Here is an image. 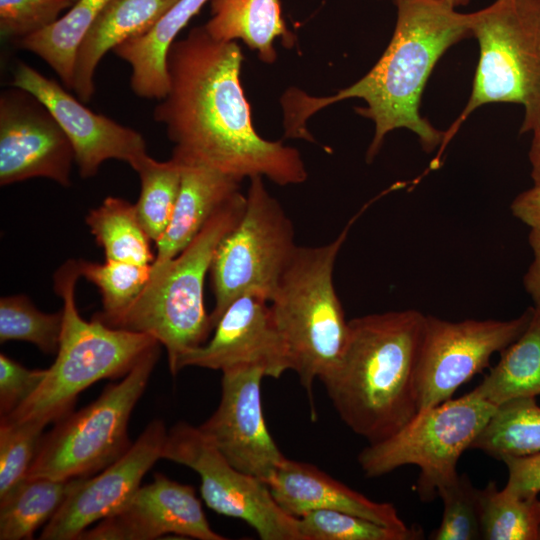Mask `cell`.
<instances>
[{
	"instance_id": "cell-1",
	"label": "cell",
	"mask_w": 540,
	"mask_h": 540,
	"mask_svg": "<svg viewBox=\"0 0 540 540\" xmlns=\"http://www.w3.org/2000/svg\"><path fill=\"white\" fill-rule=\"evenodd\" d=\"M235 41H218L204 26L175 40L167 54L168 91L153 111L174 144L172 157L204 165L238 181L265 177L280 186L305 182L300 152L255 130Z\"/></svg>"
},
{
	"instance_id": "cell-2",
	"label": "cell",
	"mask_w": 540,
	"mask_h": 540,
	"mask_svg": "<svg viewBox=\"0 0 540 540\" xmlns=\"http://www.w3.org/2000/svg\"><path fill=\"white\" fill-rule=\"evenodd\" d=\"M397 8L392 38L372 69L336 94L315 97L291 89L284 93L285 136L313 141L307 120L317 111L349 98L366 106L356 112L373 121L375 132L366 153L371 162L386 135L398 128L416 134L424 151L442 145L445 132L433 127L419 113L421 95L441 56L471 35L470 13H461L444 0H394Z\"/></svg>"
},
{
	"instance_id": "cell-3",
	"label": "cell",
	"mask_w": 540,
	"mask_h": 540,
	"mask_svg": "<svg viewBox=\"0 0 540 540\" xmlns=\"http://www.w3.org/2000/svg\"><path fill=\"white\" fill-rule=\"evenodd\" d=\"M425 317L409 309L349 320L345 348L320 379L341 420L369 444L418 414L416 368Z\"/></svg>"
},
{
	"instance_id": "cell-4",
	"label": "cell",
	"mask_w": 540,
	"mask_h": 540,
	"mask_svg": "<svg viewBox=\"0 0 540 540\" xmlns=\"http://www.w3.org/2000/svg\"><path fill=\"white\" fill-rule=\"evenodd\" d=\"M246 205L238 193L205 224L173 259L151 266L148 283L134 303L115 321L113 328L145 333L166 348L169 369L185 353L202 346L213 329L204 304V284L224 236L237 224Z\"/></svg>"
},
{
	"instance_id": "cell-5",
	"label": "cell",
	"mask_w": 540,
	"mask_h": 540,
	"mask_svg": "<svg viewBox=\"0 0 540 540\" xmlns=\"http://www.w3.org/2000/svg\"><path fill=\"white\" fill-rule=\"evenodd\" d=\"M77 260H68L54 274V290L63 301V326L54 363L38 389L1 421L57 422L69 413L78 395L95 382L125 376L159 343L139 332L107 326L93 317L84 320L75 291L80 278Z\"/></svg>"
},
{
	"instance_id": "cell-6",
	"label": "cell",
	"mask_w": 540,
	"mask_h": 540,
	"mask_svg": "<svg viewBox=\"0 0 540 540\" xmlns=\"http://www.w3.org/2000/svg\"><path fill=\"white\" fill-rule=\"evenodd\" d=\"M364 208L339 235L319 246H298L269 301L273 321L287 348L291 370L312 402L315 379L339 360L349 334L333 272L348 233Z\"/></svg>"
},
{
	"instance_id": "cell-7",
	"label": "cell",
	"mask_w": 540,
	"mask_h": 540,
	"mask_svg": "<svg viewBox=\"0 0 540 540\" xmlns=\"http://www.w3.org/2000/svg\"><path fill=\"white\" fill-rule=\"evenodd\" d=\"M470 31L479 45L472 91L442 147L485 104H521L520 134L540 126V0H495L470 13Z\"/></svg>"
},
{
	"instance_id": "cell-8",
	"label": "cell",
	"mask_w": 540,
	"mask_h": 540,
	"mask_svg": "<svg viewBox=\"0 0 540 540\" xmlns=\"http://www.w3.org/2000/svg\"><path fill=\"white\" fill-rule=\"evenodd\" d=\"M151 347L123 379L106 386L91 404L69 413L43 436L26 478L89 477L120 458L130 444V415L147 387L160 355Z\"/></svg>"
},
{
	"instance_id": "cell-9",
	"label": "cell",
	"mask_w": 540,
	"mask_h": 540,
	"mask_svg": "<svg viewBox=\"0 0 540 540\" xmlns=\"http://www.w3.org/2000/svg\"><path fill=\"white\" fill-rule=\"evenodd\" d=\"M249 180L244 212L220 241L210 267L213 329L242 295L254 294L269 302L299 246L293 222L268 192L263 177Z\"/></svg>"
},
{
	"instance_id": "cell-10",
	"label": "cell",
	"mask_w": 540,
	"mask_h": 540,
	"mask_svg": "<svg viewBox=\"0 0 540 540\" xmlns=\"http://www.w3.org/2000/svg\"><path fill=\"white\" fill-rule=\"evenodd\" d=\"M496 406L474 390L419 412L390 437L368 444L358 455L366 477L388 474L405 465L419 468L417 491L429 501L457 476V463L493 415Z\"/></svg>"
},
{
	"instance_id": "cell-11",
	"label": "cell",
	"mask_w": 540,
	"mask_h": 540,
	"mask_svg": "<svg viewBox=\"0 0 540 540\" xmlns=\"http://www.w3.org/2000/svg\"><path fill=\"white\" fill-rule=\"evenodd\" d=\"M162 458L198 473L206 505L246 522L262 540H302L299 519L282 510L267 483L232 466L198 427L174 425L167 433Z\"/></svg>"
},
{
	"instance_id": "cell-12",
	"label": "cell",
	"mask_w": 540,
	"mask_h": 540,
	"mask_svg": "<svg viewBox=\"0 0 540 540\" xmlns=\"http://www.w3.org/2000/svg\"><path fill=\"white\" fill-rule=\"evenodd\" d=\"M534 307L511 320L451 322L426 316L416 368L418 413L453 397L526 330Z\"/></svg>"
},
{
	"instance_id": "cell-13",
	"label": "cell",
	"mask_w": 540,
	"mask_h": 540,
	"mask_svg": "<svg viewBox=\"0 0 540 540\" xmlns=\"http://www.w3.org/2000/svg\"><path fill=\"white\" fill-rule=\"evenodd\" d=\"M73 147L47 107L12 86L0 96V184L44 177L71 184Z\"/></svg>"
},
{
	"instance_id": "cell-14",
	"label": "cell",
	"mask_w": 540,
	"mask_h": 540,
	"mask_svg": "<svg viewBox=\"0 0 540 540\" xmlns=\"http://www.w3.org/2000/svg\"><path fill=\"white\" fill-rule=\"evenodd\" d=\"M264 377L255 367L223 371L219 405L198 428L232 466L267 483L286 457L264 420Z\"/></svg>"
},
{
	"instance_id": "cell-15",
	"label": "cell",
	"mask_w": 540,
	"mask_h": 540,
	"mask_svg": "<svg viewBox=\"0 0 540 540\" xmlns=\"http://www.w3.org/2000/svg\"><path fill=\"white\" fill-rule=\"evenodd\" d=\"M11 85L33 94L51 112L73 147L82 178L95 176L106 160L125 161L134 169L148 155L141 133L92 112L30 65L17 63Z\"/></svg>"
},
{
	"instance_id": "cell-16",
	"label": "cell",
	"mask_w": 540,
	"mask_h": 540,
	"mask_svg": "<svg viewBox=\"0 0 540 540\" xmlns=\"http://www.w3.org/2000/svg\"><path fill=\"white\" fill-rule=\"evenodd\" d=\"M167 433L161 420L150 422L120 458L98 475L82 480L45 524L39 539L78 540L92 523L122 507L162 458Z\"/></svg>"
},
{
	"instance_id": "cell-17",
	"label": "cell",
	"mask_w": 540,
	"mask_h": 540,
	"mask_svg": "<svg viewBox=\"0 0 540 540\" xmlns=\"http://www.w3.org/2000/svg\"><path fill=\"white\" fill-rule=\"evenodd\" d=\"M187 366L221 372L243 367L261 369L279 378L291 370L286 345L271 315L269 302L246 294L234 300L219 318L212 338L180 357L177 373Z\"/></svg>"
},
{
	"instance_id": "cell-18",
	"label": "cell",
	"mask_w": 540,
	"mask_h": 540,
	"mask_svg": "<svg viewBox=\"0 0 540 540\" xmlns=\"http://www.w3.org/2000/svg\"><path fill=\"white\" fill-rule=\"evenodd\" d=\"M166 534L226 539L210 527L192 486L157 473L150 484L140 486L122 507L85 530L79 539L152 540Z\"/></svg>"
},
{
	"instance_id": "cell-19",
	"label": "cell",
	"mask_w": 540,
	"mask_h": 540,
	"mask_svg": "<svg viewBox=\"0 0 540 540\" xmlns=\"http://www.w3.org/2000/svg\"><path fill=\"white\" fill-rule=\"evenodd\" d=\"M267 485L282 510L297 518L312 510H334L409 528L393 504L373 501L310 463L286 458Z\"/></svg>"
},
{
	"instance_id": "cell-20",
	"label": "cell",
	"mask_w": 540,
	"mask_h": 540,
	"mask_svg": "<svg viewBox=\"0 0 540 540\" xmlns=\"http://www.w3.org/2000/svg\"><path fill=\"white\" fill-rule=\"evenodd\" d=\"M178 163L180 190L170 223L156 242L153 266L176 257L212 216L241 192V181L229 175L200 164Z\"/></svg>"
},
{
	"instance_id": "cell-21",
	"label": "cell",
	"mask_w": 540,
	"mask_h": 540,
	"mask_svg": "<svg viewBox=\"0 0 540 540\" xmlns=\"http://www.w3.org/2000/svg\"><path fill=\"white\" fill-rule=\"evenodd\" d=\"M178 0H110L82 39L75 57L73 89L89 102L97 65L109 50L148 32Z\"/></svg>"
},
{
	"instance_id": "cell-22",
	"label": "cell",
	"mask_w": 540,
	"mask_h": 540,
	"mask_svg": "<svg viewBox=\"0 0 540 540\" xmlns=\"http://www.w3.org/2000/svg\"><path fill=\"white\" fill-rule=\"evenodd\" d=\"M210 0H178L146 33L123 41L112 52L131 67L130 87L145 99L168 91L167 54L179 32Z\"/></svg>"
},
{
	"instance_id": "cell-23",
	"label": "cell",
	"mask_w": 540,
	"mask_h": 540,
	"mask_svg": "<svg viewBox=\"0 0 540 540\" xmlns=\"http://www.w3.org/2000/svg\"><path fill=\"white\" fill-rule=\"evenodd\" d=\"M210 9L211 18L203 26L211 37L224 42L240 39L265 63L277 58V38L287 47L294 45V35L281 15L280 0H210Z\"/></svg>"
},
{
	"instance_id": "cell-24",
	"label": "cell",
	"mask_w": 540,
	"mask_h": 540,
	"mask_svg": "<svg viewBox=\"0 0 540 540\" xmlns=\"http://www.w3.org/2000/svg\"><path fill=\"white\" fill-rule=\"evenodd\" d=\"M500 353L498 363L473 390L496 407L514 398L540 395L539 307H534L522 335Z\"/></svg>"
},
{
	"instance_id": "cell-25",
	"label": "cell",
	"mask_w": 540,
	"mask_h": 540,
	"mask_svg": "<svg viewBox=\"0 0 540 540\" xmlns=\"http://www.w3.org/2000/svg\"><path fill=\"white\" fill-rule=\"evenodd\" d=\"M85 477L66 480L26 478L0 499V539H32Z\"/></svg>"
},
{
	"instance_id": "cell-26",
	"label": "cell",
	"mask_w": 540,
	"mask_h": 540,
	"mask_svg": "<svg viewBox=\"0 0 540 540\" xmlns=\"http://www.w3.org/2000/svg\"><path fill=\"white\" fill-rule=\"evenodd\" d=\"M109 1L77 0L53 24L15 41V44L39 56L55 71L66 88L73 89L78 47Z\"/></svg>"
},
{
	"instance_id": "cell-27",
	"label": "cell",
	"mask_w": 540,
	"mask_h": 540,
	"mask_svg": "<svg viewBox=\"0 0 540 540\" xmlns=\"http://www.w3.org/2000/svg\"><path fill=\"white\" fill-rule=\"evenodd\" d=\"M470 449L505 461L540 452V406L535 397L514 398L498 405Z\"/></svg>"
},
{
	"instance_id": "cell-28",
	"label": "cell",
	"mask_w": 540,
	"mask_h": 540,
	"mask_svg": "<svg viewBox=\"0 0 540 540\" xmlns=\"http://www.w3.org/2000/svg\"><path fill=\"white\" fill-rule=\"evenodd\" d=\"M86 224L105 259L139 265H151L155 256L151 238L139 221L135 204L119 197L108 196L97 208L90 210Z\"/></svg>"
},
{
	"instance_id": "cell-29",
	"label": "cell",
	"mask_w": 540,
	"mask_h": 540,
	"mask_svg": "<svg viewBox=\"0 0 540 540\" xmlns=\"http://www.w3.org/2000/svg\"><path fill=\"white\" fill-rule=\"evenodd\" d=\"M481 539L540 540V499L519 497L490 481L479 491Z\"/></svg>"
},
{
	"instance_id": "cell-30",
	"label": "cell",
	"mask_w": 540,
	"mask_h": 540,
	"mask_svg": "<svg viewBox=\"0 0 540 540\" xmlns=\"http://www.w3.org/2000/svg\"><path fill=\"white\" fill-rule=\"evenodd\" d=\"M133 170L140 179V194L135 203L137 215L156 243L172 218L181 185V167L173 158L160 162L146 155Z\"/></svg>"
},
{
	"instance_id": "cell-31",
	"label": "cell",
	"mask_w": 540,
	"mask_h": 540,
	"mask_svg": "<svg viewBox=\"0 0 540 540\" xmlns=\"http://www.w3.org/2000/svg\"><path fill=\"white\" fill-rule=\"evenodd\" d=\"M80 276L94 284L103 310L95 314L106 325L119 318L138 298L151 275V265L105 259L103 263L77 260Z\"/></svg>"
},
{
	"instance_id": "cell-32",
	"label": "cell",
	"mask_w": 540,
	"mask_h": 540,
	"mask_svg": "<svg viewBox=\"0 0 540 540\" xmlns=\"http://www.w3.org/2000/svg\"><path fill=\"white\" fill-rule=\"evenodd\" d=\"M63 326V310L44 313L23 294L0 299V342L26 341L47 354L57 353Z\"/></svg>"
},
{
	"instance_id": "cell-33",
	"label": "cell",
	"mask_w": 540,
	"mask_h": 540,
	"mask_svg": "<svg viewBox=\"0 0 540 540\" xmlns=\"http://www.w3.org/2000/svg\"><path fill=\"white\" fill-rule=\"evenodd\" d=\"M298 519L302 540H418L423 536L420 528H392L334 510H312Z\"/></svg>"
},
{
	"instance_id": "cell-34",
	"label": "cell",
	"mask_w": 540,
	"mask_h": 540,
	"mask_svg": "<svg viewBox=\"0 0 540 540\" xmlns=\"http://www.w3.org/2000/svg\"><path fill=\"white\" fill-rule=\"evenodd\" d=\"M46 425L39 420L0 421V499L26 479Z\"/></svg>"
},
{
	"instance_id": "cell-35",
	"label": "cell",
	"mask_w": 540,
	"mask_h": 540,
	"mask_svg": "<svg viewBox=\"0 0 540 540\" xmlns=\"http://www.w3.org/2000/svg\"><path fill=\"white\" fill-rule=\"evenodd\" d=\"M479 491L466 474H461L437 490L443 501L440 525L430 535L433 540L481 539Z\"/></svg>"
},
{
	"instance_id": "cell-36",
	"label": "cell",
	"mask_w": 540,
	"mask_h": 540,
	"mask_svg": "<svg viewBox=\"0 0 540 540\" xmlns=\"http://www.w3.org/2000/svg\"><path fill=\"white\" fill-rule=\"evenodd\" d=\"M77 0H0V34L20 40L57 21Z\"/></svg>"
},
{
	"instance_id": "cell-37",
	"label": "cell",
	"mask_w": 540,
	"mask_h": 540,
	"mask_svg": "<svg viewBox=\"0 0 540 540\" xmlns=\"http://www.w3.org/2000/svg\"><path fill=\"white\" fill-rule=\"evenodd\" d=\"M47 369H29L0 354V418L21 406L41 385Z\"/></svg>"
},
{
	"instance_id": "cell-38",
	"label": "cell",
	"mask_w": 540,
	"mask_h": 540,
	"mask_svg": "<svg viewBox=\"0 0 540 540\" xmlns=\"http://www.w3.org/2000/svg\"><path fill=\"white\" fill-rule=\"evenodd\" d=\"M508 468L505 490L519 497H532L540 493V452L504 461Z\"/></svg>"
},
{
	"instance_id": "cell-39",
	"label": "cell",
	"mask_w": 540,
	"mask_h": 540,
	"mask_svg": "<svg viewBox=\"0 0 540 540\" xmlns=\"http://www.w3.org/2000/svg\"><path fill=\"white\" fill-rule=\"evenodd\" d=\"M514 217L531 229H540V185L520 193L511 203Z\"/></svg>"
},
{
	"instance_id": "cell-40",
	"label": "cell",
	"mask_w": 540,
	"mask_h": 540,
	"mask_svg": "<svg viewBox=\"0 0 540 540\" xmlns=\"http://www.w3.org/2000/svg\"><path fill=\"white\" fill-rule=\"evenodd\" d=\"M528 242L533 252V261L524 275L523 284L535 307L540 308V229H531Z\"/></svg>"
},
{
	"instance_id": "cell-41",
	"label": "cell",
	"mask_w": 540,
	"mask_h": 540,
	"mask_svg": "<svg viewBox=\"0 0 540 540\" xmlns=\"http://www.w3.org/2000/svg\"><path fill=\"white\" fill-rule=\"evenodd\" d=\"M528 157L531 164V178L534 185H540V126L533 131Z\"/></svg>"
},
{
	"instance_id": "cell-42",
	"label": "cell",
	"mask_w": 540,
	"mask_h": 540,
	"mask_svg": "<svg viewBox=\"0 0 540 540\" xmlns=\"http://www.w3.org/2000/svg\"><path fill=\"white\" fill-rule=\"evenodd\" d=\"M444 1H446L448 4H450L451 6L455 8L459 6H465L470 2V0H444Z\"/></svg>"
},
{
	"instance_id": "cell-43",
	"label": "cell",
	"mask_w": 540,
	"mask_h": 540,
	"mask_svg": "<svg viewBox=\"0 0 540 540\" xmlns=\"http://www.w3.org/2000/svg\"><path fill=\"white\" fill-rule=\"evenodd\" d=\"M394 1V0H393Z\"/></svg>"
}]
</instances>
